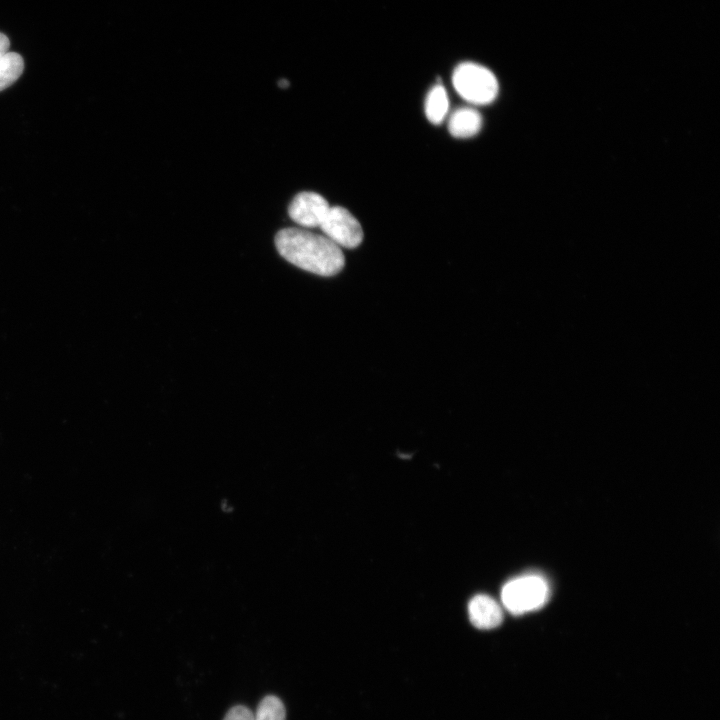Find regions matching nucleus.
<instances>
[{"label":"nucleus","mask_w":720,"mask_h":720,"mask_svg":"<svg viewBox=\"0 0 720 720\" xmlns=\"http://www.w3.org/2000/svg\"><path fill=\"white\" fill-rule=\"evenodd\" d=\"M279 254L293 265L320 276L339 273L345 258L341 247L325 235L300 228H285L275 236Z\"/></svg>","instance_id":"nucleus-1"},{"label":"nucleus","mask_w":720,"mask_h":720,"mask_svg":"<svg viewBox=\"0 0 720 720\" xmlns=\"http://www.w3.org/2000/svg\"><path fill=\"white\" fill-rule=\"evenodd\" d=\"M456 92L467 102L484 105L495 100L499 86L495 75L486 67L472 63H461L452 76Z\"/></svg>","instance_id":"nucleus-2"},{"label":"nucleus","mask_w":720,"mask_h":720,"mask_svg":"<svg viewBox=\"0 0 720 720\" xmlns=\"http://www.w3.org/2000/svg\"><path fill=\"white\" fill-rule=\"evenodd\" d=\"M549 598L546 580L538 575H525L507 582L501 592L504 607L514 615L541 608Z\"/></svg>","instance_id":"nucleus-3"},{"label":"nucleus","mask_w":720,"mask_h":720,"mask_svg":"<svg viewBox=\"0 0 720 720\" xmlns=\"http://www.w3.org/2000/svg\"><path fill=\"white\" fill-rule=\"evenodd\" d=\"M319 227L339 247L355 248L361 244L364 236L359 221L340 206L330 207Z\"/></svg>","instance_id":"nucleus-4"},{"label":"nucleus","mask_w":720,"mask_h":720,"mask_svg":"<svg viewBox=\"0 0 720 720\" xmlns=\"http://www.w3.org/2000/svg\"><path fill=\"white\" fill-rule=\"evenodd\" d=\"M330 206L327 200L315 192L297 194L288 207L290 218L306 228L319 227Z\"/></svg>","instance_id":"nucleus-5"},{"label":"nucleus","mask_w":720,"mask_h":720,"mask_svg":"<svg viewBox=\"0 0 720 720\" xmlns=\"http://www.w3.org/2000/svg\"><path fill=\"white\" fill-rule=\"evenodd\" d=\"M468 615L473 626L482 630L496 628L503 620L500 605L484 594L476 595L470 600Z\"/></svg>","instance_id":"nucleus-6"},{"label":"nucleus","mask_w":720,"mask_h":720,"mask_svg":"<svg viewBox=\"0 0 720 720\" xmlns=\"http://www.w3.org/2000/svg\"><path fill=\"white\" fill-rule=\"evenodd\" d=\"M482 127V116L474 108L461 107L453 111L448 120V130L456 138L476 135Z\"/></svg>","instance_id":"nucleus-7"},{"label":"nucleus","mask_w":720,"mask_h":720,"mask_svg":"<svg viewBox=\"0 0 720 720\" xmlns=\"http://www.w3.org/2000/svg\"><path fill=\"white\" fill-rule=\"evenodd\" d=\"M448 109L449 99L444 86H434L427 94L425 100V114L427 119L431 123L438 125L445 119Z\"/></svg>","instance_id":"nucleus-8"},{"label":"nucleus","mask_w":720,"mask_h":720,"mask_svg":"<svg viewBox=\"0 0 720 720\" xmlns=\"http://www.w3.org/2000/svg\"><path fill=\"white\" fill-rule=\"evenodd\" d=\"M24 70L23 58L16 52L0 55V91L11 86Z\"/></svg>","instance_id":"nucleus-9"},{"label":"nucleus","mask_w":720,"mask_h":720,"mask_svg":"<svg viewBox=\"0 0 720 720\" xmlns=\"http://www.w3.org/2000/svg\"><path fill=\"white\" fill-rule=\"evenodd\" d=\"M253 720H286V709L280 698L267 695L259 702Z\"/></svg>","instance_id":"nucleus-10"},{"label":"nucleus","mask_w":720,"mask_h":720,"mask_svg":"<svg viewBox=\"0 0 720 720\" xmlns=\"http://www.w3.org/2000/svg\"><path fill=\"white\" fill-rule=\"evenodd\" d=\"M223 720H253V712L244 705H235L228 710Z\"/></svg>","instance_id":"nucleus-11"},{"label":"nucleus","mask_w":720,"mask_h":720,"mask_svg":"<svg viewBox=\"0 0 720 720\" xmlns=\"http://www.w3.org/2000/svg\"><path fill=\"white\" fill-rule=\"evenodd\" d=\"M10 41L8 37L0 32V55L8 52Z\"/></svg>","instance_id":"nucleus-12"}]
</instances>
